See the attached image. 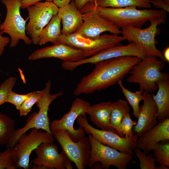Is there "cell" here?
<instances>
[{"mask_svg":"<svg viewBox=\"0 0 169 169\" xmlns=\"http://www.w3.org/2000/svg\"><path fill=\"white\" fill-rule=\"evenodd\" d=\"M169 167L163 165L156 166V169H169Z\"/></svg>","mask_w":169,"mask_h":169,"instance_id":"cell-40","label":"cell"},{"mask_svg":"<svg viewBox=\"0 0 169 169\" xmlns=\"http://www.w3.org/2000/svg\"><path fill=\"white\" fill-rule=\"evenodd\" d=\"M125 56H136L141 59L146 56L135 43L130 42L125 45L119 44L77 62L63 61L61 66L64 70L72 71L78 67L85 64H95L100 61Z\"/></svg>","mask_w":169,"mask_h":169,"instance_id":"cell-13","label":"cell"},{"mask_svg":"<svg viewBox=\"0 0 169 169\" xmlns=\"http://www.w3.org/2000/svg\"><path fill=\"white\" fill-rule=\"evenodd\" d=\"M52 134L62 150L78 169L88 165L91 145L89 137L84 136L78 141H73L66 130L51 131Z\"/></svg>","mask_w":169,"mask_h":169,"instance_id":"cell-11","label":"cell"},{"mask_svg":"<svg viewBox=\"0 0 169 169\" xmlns=\"http://www.w3.org/2000/svg\"><path fill=\"white\" fill-rule=\"evenodd\" d=\"M165 66V62L157 57L146 56L131 69L126 81L138 84L140 89L152 93L158 89L157 82L169 78L168 74L162 71Z\"/></svg>","mask_w":169,"mask_h":169,"instance_id":"cell-3","label":"cell"},{"mask_svg":"<svg viewBox=\"0 0 169 169\" xmlns=\"http://www.w3.org/2000/svg\"><path fill=\"white\" fill-rule=\"evenodd\" d=\"M158 90L152 97L157 108V119L159 121L169 117V80H161L156 82Z\"/></svg>","mask_w":169,"mask_h":169,"instance_id":"cell-22","label":"cell"},{"mask_svg":"<svg viewBox=\"0 0 169 169\" xmlns=\"http://www.w3.org/2000/svg\"><path fill=\"white\" fill-rule=\"evenodd\" d=\"M37 157L31 162L36 166L47 169H72V161L62 150L59 153L57 146L53 142H44L34 150Z\"/></svg>","mask_w":169,"mask_h":169,"instance_id":"cell-15","label":"cell"},{"mask_svg":"<svg viewBox=\"0 0 169 169\" xmlns=\"http://www.w3.org/2000/svg\"><path fill=\"white\" fill-rule=\"evenodd\" d=\"M7 10L5 18L0 25V32L9 35L11 42L10 47H15L20 40L26 44L32 43L31 38L26 34V26L27 20L21 16L20 0H1Z\"/></svg>","mask_w":169,"mask_h":169,"instance_id":"cell-6","label":"cell"},{"mask_svg":"<svg viewBox=\"0 0 169 169\" xmlns=\"http://www.w3.org/2000/svg\"><path fill=\"white\" fill-rule=\"evenodd\" d=\"M166 140H169V118L159 121L154 127L139 136L137 146L147 154L158 143Z\"/></svg>","mask_w":169,"mask_h":169,"instance_id":"cell-19","label":"cell"},{"mask_svg":"<svg viewBox=\"0 0 169 169\" xmlns=\"http://www.w3.org/2000/svg\"><path fill=\"white\" fill-rule=\"evenodd\" d=\"M136 123L137 122L131 119L129 113H127L123 118L116 131L120 136L123 137L125 135V138H130L135 135L132 129Z\"/></svg>","mask_w":169,"mask_h":169,"instance_id":"cell-29","label":"cell"},{"mask_svg":"<svg viewBox=\"0 0 169 169\" xmlns=\"http://www.w3.org/2000/svg\"><path fill=\"white\" fill-rule=\"evenodd\" d=\"M88 137L91 148L88 165L91 167L96 162H100L103 169H109L111 166L118 169H126L130 163L133 155L119 151L97 141L90 134Z\"/></svg>","mask_w":169,"mask_h":169,"instance_id":"cell-9","label":"cell"},{"mask_svg":"<svg viewBox=\"0 0 169 169\" xmlns=\"http://www.w3.org/2000/svg\"><path fill=\"white\" fill-rule=\"evenodd\" d=\"M29 94L30 93L24 95L19 94L11 90L9 93L7 102L13 105L16 109L19 110L23 103L29 96Z\"/></svg>","mask_w":169,"mask_h":169,"instance_id":"cell-34","label":"cell"},{"mask_svg":"<svg viewBox=\"0 0 169 169\" xmlns=\"http://www.w3.org/2000/svg\"><path fill=\"white\" fill-rule=\"evenodd\" d=\"M141 60L136 56H125L97 63L92 72L77 85L74 94H92L116 84Z\"/></svg>","mask_w":169,"mask_h":169,"instance_id":"cell-1","label":"cell"},{"mask_svg":"<svg viewBox=\"0 0 169 169\" xmlns=\"http://www.w3.org/2000/svg\"><path fill=\"white\" fill-rule=\"evenodd\" d=\"M90 105L89 102L79 98H76L68 112L65 114L60 119L54 120L50 124L51 131L67 130L73 141H78L84 136L85 132L84 129L80 126L75 129L74 124L79 115L86 114V110Z\"/></svg>","mask_w":169,"mask_h":169,"instance_id":"cell-14","label":"cell"},{"mask_svg":"<svg viewBox=\"0 0 169 169\" xmlns=\"http://www.w3.org/2000/svg\"><path fill=\"white\" fill-rule=\"evenodd\" d=\"M131 108L126 101L121 99L111 103V113L110 123L111 127L115 130L121 122L124 116L129 113Z\"/></svg>","mask_w":169,"mask_h":169,"instance_id":"cell-25","label":"cell"},{"mask_svg":"<svg viewBox=\"0 0 169 169\" xmlns=\"http://www.w3.org/2000/svg\"></svg>","mask_w":169,"mask_h":169,"instance_id":"cell-42","label":"cell"},{"mask_svg":"<svg viewBox=\"0 0 169 169\" xmlns=\"http://www.w3.org/2000/svg\"><path fill=\"white\" fill-rule=\"evenodd\" d=\"M153 150L156 161L160 165L169 167V141L158 143Z\"/></svg>","mask_w":169,"mask_h":169,"instance_id":"cell-28","label":"cell"},{"mask_svg":"<svg viewBox=\"0 0 169 169\" xmlns=\"http://www.w3.org/2000/svg\"><path fill=\"white\" fill-rule=\"evenodd\" d=\"M71 0H54L53 3L59 8L63 7L68 4Z\"/></svg>","mask_w":169,"mask_h":169,"instance_id":"cell-38","label":"cell"},{"mask_svg":"<svg viewBox=\"0 0 169 169\" xmlns=\"http://www.w3.org/2000/svg\"><path fill=\"white\" fill-rule=\"evenodd\" d=\"M53 58L63 61L77 62L86 58L80 50L61 43L38 49L28 57L30 60Z\"/></svg>","mask_w":169,"mask_h":169,"instance_id":"cell-17","label":"cell"},{"mask_svg":"<svg viewBox=\"0 0 169 169\" xmlns=\"http://www.w3.org/2000/svg\"><path fill=\"white\" fill-rule=\"evenodd\" d=\"M77 9L83 14L94 9L96 0H73Z\"/></svg>","mask_w":169,"mask_h":169,"instance_id":"cell-35","label":"cell"},{"mask_svg":"<svg viewBox=\"0 0 169 169\" xmlns=\"http://www.w3.org/2000/svg\"><path fill=\"white\" fill-rule=\"evenodd\" d=\"M51 82L49 80L45 83L43 95L36 103L39 109L38 111L33 113L28 117L23 127L15 130L6 145L7 148H13L20 136L33 128L41 129L52 134L48 116L49 105L53 101L62 95L63 92L61 91L54 94H51Z\"/></svg>","mask_w":169,"mask_h":169,"instance_id":"cell-4","label":"cell"},{"mask_svg":"<svg viewBox=\"0 0 169 169\" xmlns=\"http://www.w3.org/2000/svg\"><path fill=\"white\" fill-rule=\"evenodd\" d=\"M125 40L123 36L113 34L105 33L96 38H91L75 32L69 34L61 33L54 44L62 43L79 50L86 58L120 44Z\"/></svg>","mask_w":169,"mask_h":169,"instance_id":"cell-5","label":"cell"},{"mask_svg":"<svg viewBox=\"0 0 169 169\" xmlns=\"http://www.w3.org/2000/svg\"><path fill=\"white\" fill-rule=\"evenodd\" d=\"M111 103L110 101L102 102L90 105L86 109V114L89 115L91 121L101 130L111 131L118 134L110 125Z\"/></svg>","mask_w":169,"mask_h":169,"instance_id":"cell-21","label":"cell"},{"mask_svg":"<svg viewBox=\"0 0 169 169\" xmlns=\"http://www.w3.org/2000/svg\"><path fill=\"white\" fill-rule=\"evenodd\" d=\"M17 168L13 148H7L4 151L0 152V169Z\"/></svg>","mask_w":169,"mask_h":169,"instance_id":"cell-31","label":"cell"},{"mask_svg":"<svg viewBox=\"0 0 169 169\" xmlns=\"http://www.w3.org/2000/svg\"><path fill=\"white\" fill-rule=\"evenodd\" d=\"M86 114L80 115L76 119L78 124L84 129L86 133L91 135L97 141L103 145L123 153L135 155L133 151L137 147L138 138L137 135L135 134L132 137L126 138L111 131L96 129L89 123Z\"/></svg>","mask_w":169,"mask_h":169,"instance_id":"cell-7","label":"cell"},{"mask_svg":"<svg viewBox=\"0 0 169 169\" xmlns=\"http://www.w3.org/2000/svg\"><path fill=\"white\" fill-rule=\"evenodd\" d=\"M16 81L14 77H10L5 80L0 86V106L7 102L10 91L12 90Z\"/></svg>","mask_w":169,"mask_h":169,"instance_id":"cell-33","label":"cell"},{"mask_svg":"<svg viewBox=\"0 0 169 169\" xmlns=\"http://www.w3.org/2000/svg\"><path fill=\"white\" fill-rule=\"evenodd\" d=\"M118 84L120 87L127 102L131 106L134 116L137 118L139 115V103L141 100H143V96L142 94L144 90L140 89L139 90L135 92H131L124 86L122 80H119Z\"/></svg>","mask_w":169,"mask_h":169,"instance_id":"cell-27","label":"cell"},{"mask_svg":"<svg viewBox=\"0 0 169 169\" xmlns=\"http://www.w3.org/2000/svg\"><path fill=\"white\" fill-rule=\"evenodd\" d=\"M15 130L14 120L0 112V145H6Z\"/></svg>","mask_w":169,"mask_h":169,"instance_id":"cell-26","label":"cell"},{"mask_svg":"<svg viewBox=\"0 0 169 169\" xmlns=\"http://www.w3.org/2000/svg\"><path fill=\"white\" fill-rule=\"evenodd\" d=\"M1 24L0 21V27ZM2 34L0 28V57L4 52L5 47L8 45L10 41V39L8 37L3 36Z\"/></svg>","mask_w":169,"mask_h":169,"instance_id":"cell-36","label":"cell"},{"mask_svg":"<svg viewBox=\"0 0 169 169\" xmlns=\"http://www.w3.org/2000/svg\"><path fill=\"white\" fill-rule=\"evenodd\" d=\"M99 14L120 28L125 27L141 28L147 21L164 23L166 11L161 9L155 10L138 9L134 6L124 8H101L96 7Z\"/></svg>","mask_w":169,"mask_h":169,"instance_id":"cell-2","label":"cell"},{"mask_svg":"<svg viewBox=\"0 0 169 169\" xmlns=\"http://www.w3.org/2000/svg\"><path fill=\"white\" fill-rule=\"evenodd\" d=\"M166 0H151L150 2L151 3H152L157 2H161Z\"/></svg>","mask_w":169,"mask_h":169,"instance_id":"cell-41","label":"cell"},{"mask_svg":"<svg viewBox=\"0 0 169 169\" xmlns=\"http://www.w3.org/2000/svg\"><path fill=\"white\" fill-rule=\"evenodd\" d=\"M42 0L53 2L54 0H20L21 8L22 9L27 8L30 6Z\"/></svg>","mask_w":169,"mask_h":169,"instance_id":"cell-37","label":"cell"},{"mask_svg":"<svg viewBox=\"0 0 169 169\" xmlns=\"http://www.w3.org/2000/svg\"><path fill=\"white\" fill-rule=\"evenodd\" d=\"M163 57L165 61L169 62V47H167L165 49L163 54Z\"/></svg>","mask_w":169,"mask_h":169,"instance_id":"cell-39","label":"cell"},{"mask_svg":"<svg viewBox=\"0 0 169 169\" xmlns=\"http://www.w3.org/2000/svg\"><path fill=\"white\" fill-rule=\"evenodd\" d=\"M83 23L75 32L91 38H96L106 32L119 35L121 33L120 28L101 17L95 8L82 14Z\"/></svg>","mask_w":169,"mask_h":169,"instance_id":"cell-16","label":"cell"},{"mask_svg":"<svg viewBox=\"0 0 169 169\" xmlns=\"http://www.w3.org/2000/svg\"><path fill=\"white\" fill-rule=\"evenodd\" d=\"M27 9L29 21L26 25V32L32 43L37 45L39 33L52 17L57 14L59 8L53 2L44 1L36 3Z\"/></svg>","mask_w":169,"mask_h":169,"instance_id":"cell-12","label":"cell"},{"mask_svg":"<svg viewBox=\"0 0 169 169\" xmlns=\"http://www.w3.org/2000/svg\"><path fill=\"white\" fill-rule=\"evenodd\" d=\"M44 93V89L41 91H35L30 92L29 96L23 102L19 110L20 115H27L31 111L34 105L42 97Z\"/></svg>","mask_w":169,"mask_h":169,"instance_id":"cell-30","label":"cell"},{"mask_svg":"<svg viewBox=\"0 0 169 169\" xmlns=\"http://www.w3.org/2000/svg\"><path fill=\"white\" fill-rule=\"evenodd\" d=\"M58 15L61 19V33L69 34L75 32L82 25V14L77 9L73 0L68 4L59 8Z\"/></svg>","mask_w":169,"mask_h":169,"instance_id":"cell-20","label":"cell"},{"mask_svg":"<svg viewBox=\"0 0 169 169\" xmlns=\"http://www.w3.org/2000/svg\"><path fill=\"white\" fill-rule=\"evenodd\" d=\"M61 19L56 14L41 30L38 36V44L40 46L48 42L54 44L61 34Z\"/></svg>","mask_w":169,"mask_h":169,"instance_id":"cell-23","label":"cell"},{"mask_svg":"<svg viewBox=\"0 0 169 169\" xmlns=\"http://www.w3.org/2000/svg\"><path fill=\"white\" fill-rule=\"evenodd\" d=\"M151 0H96V7L101 8H124L134 6L139 8H150Z\"/></svg>","mask_w":169,"mask_h":169,"instance_id":"cell-24","label":"cell"},{"mask_svg":"<svg viewBox=\"0 0 169 169\" xmlns=\"http://www.w3.org/2000/svg\"><path fill=\"white\" fill-rule=\"evenodd\" d=\"M160 25L158 22L151 23L148 27L142 29L133 27L121 28V34L125 40L133 42L146 56L160 58L165 62L161 51L156 47L155 37L160 31L157 28Z\"/></svg>","mask_w":169,"mask_h":169,"instance_id":"cell-8","label":"cell"},{"mask_svg":"<svg viewBox=\"0 0 169 169\" xmlns=\"http://www.w3.org/2000/svg\"><path fill=\"white\" fill-rule=\"evenodd\" d=\"M143 103L139 106L137 123L133 130L138 137L154 127L157 122V108L152 97L151 93L144 91Z\"/></svg>","mask_w":169,"mask_h":169,"instance_id":"cell-18","label":"cell"},{"mask_svg":"<svg viewBox=\"0 0 169 169\" xmlns=\"http://www.w3.org/2000/svg\"><path fill=\"white\" fill-rule=\"evenodd\" d=\"M134 150L136 155L139 159V165L141 169H156V161L153 154L148 153L147 155L137 147Z\"/></svg>","mask_w":169,"mask_h":169,"instance_id":"cell-32","label":"cell"},{"mask_svg":"<svg viewBox=\"0 0 169 169\" xmlns=\"http://www.w3.org/2000/svg\"><path fill=\"white\" fill-rule=\"evenodd\" d=\"M54 140L52 134L36 128L32 129L28 134H22L13 148L18 168H29L30 156L32 151L42 143L53 142Z\"/></svg>","mask_w":169,"mask_h":169,"instance_id":"cell-10","label":"cell"}]
</instances>
